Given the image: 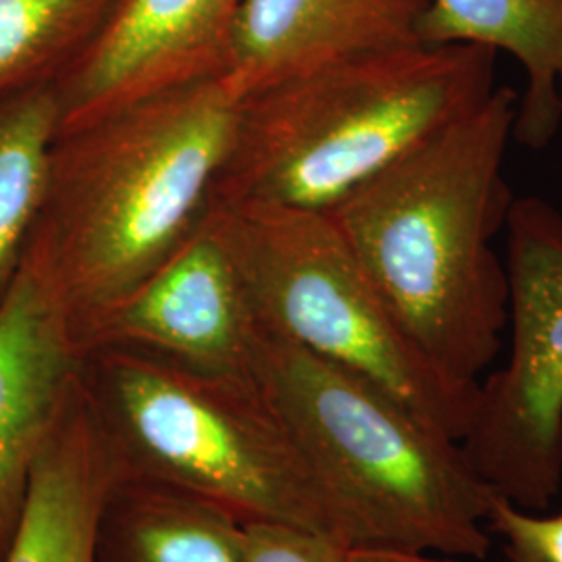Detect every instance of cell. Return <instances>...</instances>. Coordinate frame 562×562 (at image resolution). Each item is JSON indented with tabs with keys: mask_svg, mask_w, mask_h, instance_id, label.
I'll list each match as a JSON object with an SVG mask.
<instances>
[{
	"mask_svg": "<svg viewBox=\"0 0 562 562\" xmlns=\"http://www.w3.org/2000/svg\"><path fill=\"white\" fill-rule=\"evenodd\" d=\"M423 46L482 44L525 69L513 138L548 146L562 123V0H429L417 23Z\"/></svg>",
	"mask_w": 562,
	"mask_h": 562,
	"instance_id": "obj_13",
	"label": "cell"
},
{
	"mask_svg": "<svg viewBox=\"0 0 562 562\" xmlns=\"http://www.w3.org/2000/svg\"><path fill=\"white\" fill-rule=\"evenodd\" d=\"M257 319L213 217L81 340L155 352L192 369L250 378Z\"/></svg>",
	"mask_w": 562,
	"mask_h": 562,
	"instance_id": "obj_9",
	"label": "cell"
},
{
	"mask_svg": "<svg viewBox=\"0 0 562 562\" xmlns=\"http://www.w3.org/2000/svg\"><path fill=\"white\" fill-rule=\"evenodd\" d=\"M344 562H454L448 559H431L425 552L382 548V546H348Z\"/></svg>",
	"mask_w": 562,
	"mask_h": 562,
	"instance_id": "obj_19",
	"label": "cell"
},
{
	"mask_svg": "<svg viewBox=\"0 0 562 562\" xmlns=\"http://www.w3.org/2000/svg\"><path fill=\"white\" fill-rule=\"evenodd\" d=\"M506 227L513 352L480 383L461 450L494 492L538 513L562 483V213L515 199Z\"/></svg>",
	"mask_w": 562,
	"mask_h": 562,
	"instance_id": "obj_7",
	"label": "cell"
},
{
	"mask_svg": "<svg viewBox=\"0 0 562 562\" xmlns=\"http://www.w3.org/2000/svg\"><path fill=\"white\" fill-rule=\"evenodd\" d=\"M115 0H0V97L55 83Z\"/></svg>",
	"mask_w": 562,
	"mask_h": 562,
	"instance_id": "obj_16",
	"label": "cell"
},
{
	"mask_svg": "<svg viewBox=\"0 0 562 562\" xmlns=\"http://www.w3.org/2000/svg\"><path fill=\"white\" fill-rule=\"evenodd\" d=\"M81 385L125 480L350 546L338 508L278 411L250 378L192 369L127 346L83 355Z\"/></svg>",
	"mask_w": 562,
	"mask_h": 562,
	"instance_id": "obj_5",
	"label": "cell"
},
{
	"mask_svg": "<svg viewBox=\"0 0 562 562\" xmlns=\"http://www.w3.org/2000/svg\"><path fill=\"white\" fill-rule=\"evenodd\" d=\"M429 0H246L236 23L227 86L246 99L336 60L423 46Z\"/></svg>",
	"mask_w": 562,
	"mask_h": 562,
	"instance_id": "obj_11",
	"label": "cell"
},
{
	"mask_svg": "<svg viewBox=\"0 0 562 562\" xmlns=\"http://www.w3.org/2000/svg\"><path fill=\"white\" fill-rule=\"evenodd\" d=\"M115 480V464L80 383L36 457L0 562H97L99 522Z\"/></svg>",
	"mask_w": 562,
	"mask_h": 562,
	"instance_id": "obj_12",
	"label": "cell"
},
{
	"mask_svg": "<svg viewBox=\"0 0 562 562\" xmlns=\"http://www.w3.org/2000/svg\"><path fill=\"white\" fill-rule=\"evenodd\" d=\"M494 90L496 50L482 44L371 53L278 81L241 99L213 202L327 211Z\"/></svg>",
	"mask_w": 562,
	"mask_h": 562,
	"instance_id": "obj_3",
	"label": "cell"
},
{
	"mask_svg": "<svg viewBox=\"0 0 562 562\" xmlns=\"http://www.w3.org/2000/svg\"><path fill=\"white\" fill-rule=\"evenodd\" d=\"M209 215L262 327L357 373L461 443L480 383L450 382L423 359L327 211L213 202Z\"/></svg>",
	"mask_w": 562,
	"mask_h": 562,
	"instance_id": "obj_6",
	"label": "cell"
},
{
	"mask_svg": "<svg viewBox=\"0 0 562 562\" xmlns=\"http://www.w3.org/2000/svg\"><path fill=\"white\" fill-rule=\"evenodd\" d=\"M561 92H562V86H561Z\"/></svg>",
	"mask_w": 562,
	"mask_h": 562,
	"instance_id": "obj_20",
	"label": "cell"
},
{
	"mask_svg": "<svg viewBox=\"0 0 562 562\" xmlns=\"http://www.w3.org/2000/svg\"><path fill=\"white\" fill-rule=\"evenodd\" d=\"M517 104L510 86H496L327 209L404 336L464 385L480 383L508 323V276L492 240L515 202L504 155Z\"/></svg>",
	"mask_w": 562,
	"mask_h": 562,
	"instance_id": "obj_1",
	"label": "cell"
},
{
	"mask_svg": "<svg viewBox=\"0 0 562 562\" xmlns=\"http://www.w3.org/2000/svg\"><path fill=\"white\" fill-rule=\"evenodd\" d=\"M246 0H115L57 81L60 132L123 106L223 78Z\"/></svg>",
	"mask_w": 562,
	"mask_h": 562,
	"instance_id": "obj_8",
	"label": "cell"
},
{
	"mask_svg": "<svg viewBox=\"0 0 562 562\" xmlns=\"http://www.w3.org/2000/svg\"><path fill=\"white\" fill-rule=\"evenodd\" d=\"M344 543L276 521L240 525V562H344Z\"/></svg>",
	"mask_w": 562,
	"mask_h": 562,
	"instance_id": "obj_17",
	"label": "cell"
},
{
	"mask_svg": "<svg viewBox=\"0 0 562 562\" xmlns=\"http://www.w3.org/2000/svg\"><path fill=\"white\" fill-rule=\"evenodd\" d=\"M240 525L213 504L117 475L102 508L97 562H240Z\"/></svg>",
	"mask_w": 562,
	"mask_h": 562,
	"instance_id": "obj_14",
	"label": "cell"
},
{
	"mask_svg": "<svg viewBox=\"0 0 562 562\" xmlns=\"http://www.w3.org/2000/svg\"><path fill=\"white\" fill-rule=\"evenodd\" d=\"M250 375L340 513L350 546L485 559L494 490L461 443L380 387L257 322Z\"/></svg>",
	"mask_w": 562,
	"mask_h": 562,
	"instance_id": "obj_4",
	"label": "cell"
},
{
	"mask_svg": "<svg viewBox=\"0 0 562 562\" xmlns=\"http://www.w3.org/2000/svg\"><path fill=\"white\" fill-rule=\"evenodd\" d=\"M83 350L55 290L23 257L0 304V561L30 473L80 390Z\"/></svg>",
	"mask_w": 562,
	"mask_h": 562,
	"instance_id": "obj_10",
	"label": "cell"
},
{
	"mask_svg": "<svg viewBox=\"0 0 562 562\" xmlns=\"http://www.w3.org/2000/svg\"><path fill=\"white\" fill-rule=\"evenodd\" d=\"M485 522L503 538L508 562H562V515H527L494 492Z\"/></svg>",
	"mask_w": 562,
	"mask_h": 562,
	"instance_id": "obj_18",
	"label": "cell"
},
{
	"mask_svg": "<svg viewBox=\"0 0 562 562\" xmlns=\"http://www.w3.org/2000/svg\"><path fill=\"white\" fill-rule=\"evenodd\" d=\"M59 125L55 83L0 97V304L41 220Z\"/></svg>",
	"mask_w": 562,
	"mask_h": 562,
	"instance_id": "obj_15",
	"label": "cell"
},
{
	"mask_svg": "<svg viewBox=\"0 0 562 562\" xmlns=\"http://www.w3.org/2000/svg\"><path fill=\"white\" fill-rule=\"evenodd\" d=\"M240 106L213 78L57 136L25 259L55 290L80 348L206 217Z\"/></svg>",
	"mask_w": 562,
	"mask_h": 562,
	"instance_id": "obj_2",
	"label": "cell"
}]
</instances>
